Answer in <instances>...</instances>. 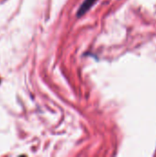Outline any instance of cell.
Wrapping results in <instances>:
<instances>
[{"instance_id":"6da1fadb","label":"cell","mask_w":156,"mask_h":157,"mask_svg":"<svg viewBox=\"0 0 156 157\" xmlns=\"http://www.w3.org/2000/svg\"><path fill=\"white\" fill-rule=\"evenodd\" d=\"M96 1L97 0H85L77 12V17H81V16L85 15L92 7V6L96 3Z\"/></svg>"}]
</instances>
